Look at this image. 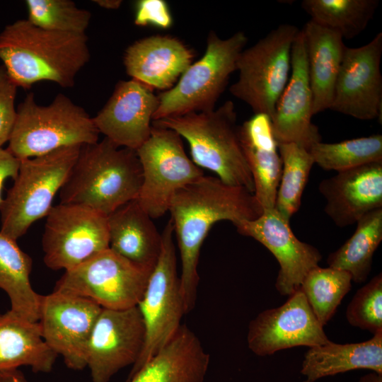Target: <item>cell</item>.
<instances>
[{"label":"cell","mask_w":382,"mask_h":382,"mask_svg":"<svg viewBox=\"0 0 382 382\" xmlns=\"http://www.w3.org/2000/svg\"><path fill=\"white\" fill-rule=\"evenodd\" d=\"M238 136L253 180V195L263 210L274 208L282 160L270 117L254 114L238 126Z\"/></svg>","instance_id":"22"},{"label":"cell","mask_w":382,"mask_h":382,"mask_svg":"<svg viewBox=\"0 0 382 382\" xmlns=\"http://www.w3.org/2000/svg\"><path fill=\"white\" fill-rule=\"evenodd\" d=\"M352 277L346 271L319 266L304 277L300 289L322 325L332 318L344 296L352 287Z\"/></svg>","instance_id":"32"},{"label":"cell","mask_w":382,"mask_h":382,"mask_svg":"<svg viewBox=\"0 0 382 382\" xmlns=\"http://www.w3.org/2000/svg\"><path fill=\"white\" fill-rule=\"evenodd\" d=\"M136 151L142 170L136 200L152 219L168 212L178 190L204 175L187 156L182 137L172 129L152 125L149 139Z\"/></svg>","instance_id":"10"},{"label":"cell","mask_w":382,"mask_h":382,"mask_svg":"<svg viewBox=\"0 0 382 382\" xmlns=\"http://www.w3.org/2000/svg\"><path fill=\"white\" fill-rule=\"evenodd\" d=\"M282 173L274 208L286 219L299 209L314 161L309 150L296 143H278Z\"/></svg>","instance_id":"31"},{"label":"cell","mask_w":382,"mask_h":382,"mask_svg":"<svg viewBox=\"0 0 382 382\" xmlns=\"http://www.w3.org/2000/svg\"><path fill=\"white\" fill-rule=\"evenodd\" d=\"M87 42L86 34L47 30L21 19L0 33V59L18 87L49 81L71 88L89 61Z\"/></svg>","instance_id":"2"},{"label":"cell","mask_w":382,"mask_h":382,"mask_svg":"<svg viewBox=\"0 0 382 382\" xmlns=\"http://www.w3.org/2000/svg\"><path fill=\"white\" fill-rule=\"evenodd\" d=\"M330 341L300 287L282 306L260 313L250 322L247 335L248 348L260 357Z\"/></svg>","instance_id":"15"},{"label":"cell","mask_w":382,"mask_h":382,"mask_svg":"<svg viewBox=\"0 0 382 382\" xmlns=\"http://www.w3.org/2000/svg\"><path fill=\"white\" fill-rule=\"evenodd\" d=\"M313 94L311 88L304 36L299 30L293 42L291 73L271 118L277 143L293 142L306 149L321 141L313 124Z\"/></svg>","instance_id":"18"},{"label":"cell","mask_w":382,"mask_h":382,"mask_svg":"<svg viewBox=\"0 0 382 382\" xmlns=\"http://www.w3.org/2000/svg\"><path fill=\"white\" fill-rule=\"evenodd\" d=\"M301 30L306 47L314 115L330 108L346 45L337 32L311 20Z\"/></svg>","instance_id":"25"},{"label":"cell","mask_w":382,"mask_h":382,"mask_svg":"<svg viewBox=\"0 0 382 382\" xmlns=\"http://www.w3.org/2000/svg\"><path fill=\"white\" fill-rule=\"evenodd\" d=\"M381 56L382 33L363 46H346L330 110L362 120L381 117Z\"/></svg>","instance_id":"16"},{"label":"cell","mask_w":382,"mask_h":382,"mask_svg":"<svg viewBox=\"0 0 382 382\" xmlns=\"http://www.w3.org/2000/svg\"><path fill=\"white\" fill-rule=\"evenodd\" d=\"M248 42L243 31L226 39L210 31L204 56L191 64L178 83L158 96L153 121L191 112L211 111L237 70L239 56Z\"/></svg>","instance_id":"7"},{"label":"cell","mask_w":382,"mask_h":382,"mask_svg":"<svg viewBox=\"0 0 382 382\" xmlns=\"http://www.w3.org/2000/svg\"><path fill=\"white\" fill-rule=\"evenodd\" d=\"M141 183L137 151L120 147L105 137L81 146L59 192L61 203L86 206L108 216L137 199Z\"/></svg>","instance_id":"3"},{"label":"cell","mask_w":382,"mask_h":382,"mask_svg":"<svg viewBox=\"0 0 382 382\" xmlns=\"http://www.w3.org/2000/svg\"><path fill=\"white\" fill-rule=\"evenodd\" d=\"M358 382H382V375L372 371L361 377Z\"/></svg>","instance_id":"41"},{"label":"cell","mask_w":382,"mask_h":382,"mask_svg":"<svg viewBox=\"0 0 382 382\" xmlns=\"http://www.w3.org/2000/svg\"><path fill=\"white\" fill-rule=\"evenodd\" d=\"M19 164L20 161L17 158L6 149L0 147V205L3 200L1 192L4 183L8 178L15 179L18 171Z\"/></svg>","instance_id":"38"},{"label":"cell","mask_w":382,"mask_h":382,"mask_svg":"<svg viewBox=\"0 0 382 382\" xmlns=\"http://www.w3.org/2000/svg\"><path fill=\"white\" fill-rule=\"evenodd\" d=\"M158 103L151 88L134 79L121 81L93 120L115 145L137 151L150 136Z\"/></svg>","instance_id":"19"},{"label":"cell","mask_w":382,"mask_h":382,"mask_svg":"<svg viewBox=\"0 0 382 382\" xmlns=\"http://www.w3.org/2000/svg\"><path fill=\"white\" fill-rule=\"evenodd\" d=\"M209 354L197 335L182 324L173 338L127 382H204Z\"/></svg>","instance_id":"23"},{"label":"cell","mask_w":382,"mask_h":382,"mask_svg":"<svg viewBox=\"0 0 382 382\" xmlns=\"http://www.w3.org/2000/svg\"><path fill=\"white\" fill-rule=\"evenodd\" d=\"M193 54L178 39L154 35L126 50L124 64L132 79L148 88L170 89L191 64Z\"/></svg>","instance_id":"21"},{"label":"cell","mask_w":382,"mask_h":382,"mask_svg":"<svg viewBox=\"0 0 382 382\" xmlns=\"http://www.w3.org/2000/svg\"><path fill=\"white\" fill-rule=\"evenodd\" d=\"M151 272L108 248L65 271L54 291L91 299L103 308L126 309L137 306Z\"/></svg>","instance_id":"11"},{"label":"cell","mask_w":382,"mask_h":382,"mask_svg":"<svg viewBox=\"0 0 382 382\" xmlns=\"http://www.w3.org/2000/svg\"><path fill=\"white\" fill-rule=\"evenodd\" d=\"M45 218L44 262L53 270H71L109 248L108 216L93 209L60 202Z\"/></svg>","instance_id":"12"},{"label":"cell","mask_w":382,"mask_h":382,"mask_svg":"<svg viewBox=\"0 0 382 382\" xmlns=\"http://www.w3.org/2000/svg\"><path fill=\"white\" fill-rule=\"evenodd\" d=\"M95 4L105 9L116 10L120 8L122 1L121 0H95Z\"/></svg>","instance_id":"40"},{"label":"cell","mask_w":382,"mask_h":382,"mask_svg":"<svg viewBox=\"0 0 382 382\" xmlns=\"http://www.w3.org/2000/svg\"><path fill=\"white\" fill-rule=\"evenodd\" d=\"M16 110L6 149L19 161L98 141L100 133L93 117L63 94L48 105H40L30 93Z\"/></svg>","instance_id":"5"},{"label":"cell","mask_w":382,"mask_h":382,"mask_svg":"<svg viewBox=\"0 0 382 382\" xmlns=\"http://www.w3.org/2000/svg\"><path fill=\"white\" fill-rule=\"evenodd\" d=\"M352 326L375 335L382 332V274H378L356 292L346 310Z\"/></svg>","instance_id":"35"},{"label":"cell","mask_w":382,"mask_h":382,"mask_svg":"<svg viewBox=\"0 0 382 382\" xmlns=\"http://www.w3.org/2000/svg\"><path fill=\"white\" fill-rule=\"evenodd\" d=\"M145 337V325L137 306L102 308L86 352L93 382H108L120 369L133 366L143 351Z\"/></svg>","instance_id":"13"},{"label":"cell","mask_w":382,"mask_h":382,"mask_svg":"<svg viewBox=\"0 0 382 382\" xmlns=\"http://www.w3.org/2000/svg\"><path fill=\"white\" fill-rule=\"evenodd\" d=\"M102 308L91 299L54 290L41 296L37 322L42 337L69 369L86 366L87 345Z\"/></svg>","instance_id":"14"},{"label":"cell","mask_w":382,"mask_h":382,"mask_svg":"<svg viewBox=\"0 0 382 382\" xmlns=\"http://www.w3.org/2000/svg\"><path fill=\"white\" fill-rule=\"evenodd\" d=\"M57 356L43 340L38 322L11 310L1 315L0 371L28 366L35 373H49Z\"/></svg>","instance_id":"27"},{"label":"cell","mask_w":382,"mask_h":382,"mask_svg":"<svg viewBox=\"0 0 382 382\" xmlns=\"http://www.w3.org/2000/svg\"><path fill=\"white\" fill-rule=\"evenodd\" d=\"M108 226L110 250L137 265L154 269L161 253L162 236L136 199L109 214Z\"/></svg>","instance_id":"24"},{"label":"cell","mask_w":382,"mask_h":382,"mask_svg":"<svg viewBox=\"0 0 382 382\" xmlns=\"http://www.w3.org/2000/svg\"><path fill=\"white\" fill-rule=\"evenodd\" d=\"M81 146H65L20 160L13 185L0 205L1 233L17 241L35 221L47 216Z\"/></svg>","instance_id":"6"},{"label":"cell","mask_w":382,"mask_h":382,"mask_svg":"<svg viewBox=\"0 0 382 382\" xmlns=\"http://www.w3.org/2000/svg\"><path fill=\"white\" fill-rule=\"evenodd\" d=\"M353 235L327 259L329 267L347 272L352 281L361 283L371 270L374 254L382 241V208L357 221Z\"/></svg>","instance_id":"29"},{"label":"cell","mask_w":382,"mask_h":382,"mask_svg":"<svg viewBox=\"0 0 382 382\" xmlns=\"http://www.w3.org/2000/svg\"><path fill=\"white\" fill-rule=\"evenodd\" d=\"M0 316H1V314H0Z\"/></svg>","instance_id":"42"},{"label":"cell","mask_w":382,"mask_h":382,"mask_svg":"<svg viewBox=\"0 0 382 382\" xmlns=\"http://www.w3.org/2000/svg\"><path fill=\"white\" fill-rule=\"evenodd\" d=\"M379 4L378 0H303L301 7L312 21L349 40L365 30Z\"/></svg>","instance_id":"30"},{"label":"cell","mask_w":382,"mask_h":382,"mask_svg":"<svg viewBox=\"0 0 382 382\" xmlns=\"http://www.w3.org/2000/svg\"><path fill=\"white\" fill-rule=\"evenodd\" d=\"M234 103L227 100L211 111L191 112L152 121L187 140L192 161L226 184L254 192L253 180L238 136Z\"/></svg>","instance_id":"4"},{"label":"cell","mask_w":382,"mask_h":382,"mask_svg":"<svg viewBox=\"0 0 382 382\" xmlns=\"http://www.w3.org/2000/svg\"><path fill=\"white\" fill-rule=\"evenodd\" d=\"M173 235L170 219L161 233L158 259L137 304L145 325V344L128 379L173 338L182 325L183 315L186 314L177 270Z\"/></svg>","instance_id":"9"},{"label":"cell","mask_w":382,"mask_h":382,"mask_svg":"<svg viewBox=\"0 0 382 382\" xmlns=\"http://www.w3.org/2000/svg\"><path fill=\"white\" fill-rule=\"evenodd\" d=\"M299 31L294 25H279L241 53L238 79L229 91L255 114L272 117L289 79L291 47Z\"/></svg>","instance_id":"8"},{"label":"cell","mask_w":382,"mask_h":382,"mask_svg":"<svg viewBox=\"0 0 382 382\" xmlns=\"http://www.w3.org/2000/svg\"><path fill=\"white\" fill-rule=\"evenodd\" d=\"M31 257L16 241L0 232V288L8 296L11 311L32 322H37L42 295L30 284Z\"/></svg>","instance_id":"28"},{"label":"cell","mask_w":382,"mask_h":382,"mask_svg":"<svg viewBox=\"0 0 382 382\" xmlns=\"http://www.w3.org/2000/svg\"><path fill=\"white\" fill-rule=\"evenodd\" d=\"M355 369H368L382 375V332L369 340L357 343L329 342L313 347L305 353L301 374L303 382Z\"/></svg>","instance_id":"26"},{"label":"cell","mask_w":382,"mask_h":382,"mask_svg":"<svg viewBox=\"0 0 382 382\" xmlns=\"http://www.w3.org/2000/svg\"><path fill=\"white\" fill-rule=\"evenodd\" d=\"M168 212L180 255V288L188 313L196 305L200 250L212 226L222 220L236 225L255 219L263 209L246 188L203 175L176 192Z\"/></svg>","instance_id":"1"},{"label":"cell","mask_w":382,"mask_h":382,"mask_svg":"<svg viewBox=\"0 0 382 382\" xmlns=\"http://www.w3.org/2000/svg\"><path fill=\"white\" fill-rule=\"evenodd\" d=\"M134 23L139 26L153 24L167 28L172 23V18L164 1L141 0L136 4Z\"/></svg>","instance_id":"37"},{"label":"cell","mask_w":382,"mask_h":382,"mask_svg":"<svg viewBox=\"0 0 382 382\" xmlns=\"http://www.w3.org/2000/svg\"><path fill=\"white\" fill-rule=\"evenodd\" d=\"M18 86L0 66V147L8 141L17 115L15 99Z\"/></svg>","instance_id":"36"},{"label":"cell","mask_w":382,"mask_h":382,"mask_svg":"<svg viewBox=\"0 0 382 382\" xmlns=\"http://www.w3.org/2000/svg\"><path fill=\"white\" fill-rule=\"evenodd\" d=\"M28 20L51 31L85 34L91 14L70 0H27Z\"/></svg>","instance_id":"34"},{"label":"cell","mask_w":382,"mask_h":382,"mask_svg":"<svg viewBox=\"0 0 382 382\" xmlns=\"http://www.w3.org/2000/svg\"><path fill=\"white\" fill-rule=\"evenodd\" d=\"M234 226L240 234L256 240L275 257L280 266L275 287L281 295L289 296L298 289L322 258L316 248L296 238L289 220L275 208L264 209L257 218Z\"/></svg>","instance_id":"17"},{"label":"cell","mask_w":382,"mask_h":382,"mask_svg":"<svg viewBox=\"0 0 382 382\" xmlns=\"http://www.w3.org/2000/svg\"><path fill=\"white\" fill-rule=\"evenodd\" d=\"M0 382H26L23 373L18 369L0 371Z\"/></svg>","instance_id":"39"},{"label":"cell","mask_w":382,"mask_h":382,"mask_svg":"<svg viewBox=\"0 0 382 382\" xmlns=\"http://www.w3.org/2000/svg\"><path fill=\"white\" fill-rule=\"evenodd\" d=\"M308 150L314 163L322 169L340 172L382 161V135L372 134L337 143L318 141Z\"/></svg>","instance_id":"33"},{"label":"cell","mask_w":382,"mask_h":382,"mask_svg":"<svg viewBox=\"0 0 382 382\" xmlns=\"http://www.w3.org/2000/svg\"><path fill=\"white\" fill-rule=\"evenodd\" d=\"M318 190L326 200L324 211L336 226L356 224L382 208V161L337 172L323 180Z\"/></svg>","instance_id":"20"}]
</instances>
